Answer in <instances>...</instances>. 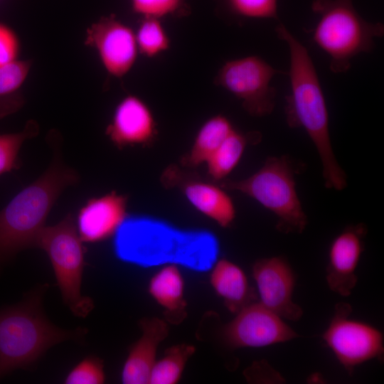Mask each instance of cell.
<instances>
[{
    "instance_id": "9a60e30c",
    "label": "cell",
    "mask_w": 384,
    "mask_h": 384,
    "mask_svg": "<svg viewBox=\"0 0 384 384\" xmlns=\"http://www.w3.org/2000/svg\"><path fill=\"white\" fill-rule=\"evenodd\" d=\"M127 196L116 191L87 200L75 222L81 240L93 243L112 237L127 218Z\"/></svg>"
},
{
    "instance_id": "83f0119b",
    "label": "cell",
    "mask_w": 384,
    "mask_h": 384,
    "mask_svg": "<svg viewBox=\"0 0 384 384\" xmlns=\"http://www.w3.org/2000/svg\"><path fill=\"white\" fill-rule=\"evenodd\" d=\"M105 381L102 361L95 356H88L80 361L68 373L66 384H101Z\"/></svg>"
},
{
    "instance_id": "8fae6325",
    "label": "cell",
    "mask_w": 384,
    "mask_h": 384,
    "mask_svg": "<svg viewBox=\"0 0 384 384\" xmlns=\"http://www.w3.org/2000/svg\"><path fill=\"white\" fill-rule=\"evenodd\" d=\"M85 44L95 48L109 74L122 78L134 66L138 53L136 34L117 17H101L88 27Z\"/></svg>"
},
{
    "instance_id": "7402d4cb",
    "label": "cell",
    "mask_w": 384,
    "mask_h": 384,
    "mask_svg": "<svg viewBox=\"0 0 384 384\" xmlns=\"http://www.w3.org/2000/svg\"><path fill=\"white\" fill-rule=\"evenodd\" d=\"M255 134H243L235 129L206 161L209 177L213 181H221L230 174Z\"/></svg>"
},
{
    "instance_id": "e0dca14e",
    "label": "cell",
    "mask_w": 384,
    "mask_h": 384,
    "mask_svg": "<svg viewBox=\"0 0 384 384\" xmlns=\"http://www.w3.org/2000/svg\"><path fill=\"white\" fill-rule=\"evenodd\" d=\"M140 327L142 334L130 348L122 370L124 384L149 383L158 346L169 334L167 324L159 318L142 319Z\"/></svg>"
},
{
    "instance_id": "d6986e66",
    "label": "cell",
    "mask_w": 384,
    "mask_h": 384,
    "mask_svg": "<svg viewBox=\"0 0 384 384\" xmlns=\"http://www.w3.org/2000/svg\"><path fill=\"white\" fill-rule=\"evenodd\" d=\"M210 274V284L227 307L238 313L253 298L247 277L236 264L225 259L215 262Z\"/></svg>"
},
{
    "instance_id": "7a4b0ae2",
    "label": "cell",
    "mask_w": 384,
    "mask_h": 384,
    "mask_svg": "<svg viewBox=\"0 0 384 384\" xmlns=\"http://www.w3.org/2000/svg\"><path fill=\"white\" fill-rule=\"evenodd\" d=\"M116 255L144 267L174 264L206 272L215 263L219 244L204 230H183L148 217L125 219L115 233Z\"/></svg>"
},
{
    "instance_id": "9c48e42d",
    "label": "cell",
    "mask_w": 384,
    "mask_h": 384,
    "mask_svg": "<svg viewBox=\"0 0 384 384\" xmlns=\"http://www.w3.org/2000/svg\"><path fill=\"white\" fill-rule=\"evenodd\" d=\"M352 308L339 303L322 337L349 375L355 368L374 358L383 359V336L375 327L351 319Z\"/></svg>"
},
{
    "instance_id": "4316f807",
    "label": "cell",
    "mask_w": 384,
    "mask_h": 384,
    "mask_svg": "<svg viewBox=\"0 0 384 384\" xmlns=\"http://www.w3.org/2000/svg\"><path fill=\"white\" fill-rule=\"evenodd\" d=\"M134 13L143 18L184 17L191 12L188 0H130Z\"/></svg>"
},
{
    "instance_id": "5bb4252c",
    "label": "cell",
    "mask_w": 384,
    "mask_h": 384,
    "mask_svg": "<svg viewBox=\"0 0 384 384\" xmlns=\"http://www.w3.org/2000/svg\"><path fill=\"white\" fill-rule=\"evenodd\" d=\"M366 232L362 223L348 226L330 245L326 282L330 289L341 296L350 295L356 285V270L364 250Z\"/></svg>"
},
{
    "instance_id": "f1b7e54d",
    "label": "cell",
    "mask_w": 384,
    "mask_h": 384,
    "mask_svg": "<svg viewBox=\"0 0 384 384\" xmlns=\"http://www.w3.org/2000/svg\"><path fill=\"white\" fill-rule=\"evenodd\" d=\"M19 41L15 32L0 22V67L17 60Z\"/></svg>"
},
{
    "instance_id": "30bf717a",
    "label": "cell",
    "mask_w": 384,
    "mask_h": 384,
    "mask_svg": "<svg viewBox=\"0 0 384 384\" xmlns=\"http://www.w3.org/2000/svg\"><path fill=\"white\" fill-rule=\"evenodd\" d=\"M298 336L282 317L260 302L242 308L223 330L225 341L233 348L265 347Z\"/></svg>"
},
{
    "instance_id": "cb8c5ba5",
    "label": "cell",
    "mask_w": 384,
    "mask_h": 384,
    "mask_svg": "<svg viewBox=\"0 0 384 384\" xmlns=\"http://www.w3.org/2000/svg\"><path fill=\"white\" fill-rule=\"evenodd\" d=\"M193 345L181 343L167 348L164 357L155 362L149 383L175 384L181 376L189 358L195 353Z\"/></svg>"
},
{
    "instance_id": "7c38bea8",
    "label": "cell",
    "mask_w": 384,
    "mask_h": 384,
    "mask_svg": "<svg viewBox=\"0 0 384 384\" xmlns=\"http://www.w3.org/2000/svg\"><path fill=\"white\" fill-rule=\"evenodd\" d=\"M252 275L262 304L282 319L297 321L301 318L302 309L292 300L295 274L283 257L256 261Z\"/></svg>"
},
{
    "instance_id": "52a82bcc",
    "label": "cell",
    "mask_w": 384,
    "mask_h": 384,
    "mask_svg": "<svg viewBox=\"0 0 384 384\" xmlns=\"http://www.w3.org/2000/svg\"><path fill=\"white\" fill-rule=\"evenodd\" d=\"M82 242L75 219L68 213L56 224L43 228L36 246L50 261L63 302L80 318L94 308L91 298L81 293L85 253Z\"/></svg>"
},
{
    "instance_id": "2e32d148",
    "label": "cell",
    "mask_w": 384,
    "mask_h": 384,
    "mask_svg": "<svg viewBox=\"0 0 384 384\" xmlns=\"http://www.w3.org/2000/svg\"><path fill=\"white\" fill-rule=\"evenodd\" d=\"M162 181L166 186H179L194 208L220 226L228 228L234 221V203L221 186L186 178L176 166H170L164 172Z\"/></svg>"
},
{
    "instance_id": "44dd1931",
    "label": "cell",
    "mask_w": 384,
    "mask_h": 384,
    "mask_svg": "<svg viewBox=\"0 0 384 384\" xmlns=\"http://www.w3.org/2000/svg\"><path fill=\"white\" fill-rule=\"evenodd\" d=\"M31 67V60L18 59L0 67V119L18 112L23 106L21 87Z\"/></svg>"
},
{
    "instance_id": "ac0fdd59",
    "label": "cell",
    "mask_w": 384,
    "mask_h": 384,
    "mask_svg": "<svg viewBox=\"0 0 384 384\" xmlns=\"http://www.w3.org/2000/svg\"><path fill=\"white\" fill-rule=\"evenodd\" d=\"M149 292L164 309L166 320L178 324L186 317V302L183 298V280L176 265L169 264L150 279Z\"/></svg>"
},
{
    "instance_id": "6da1fadb",
    "label": "cell",
    "mask_w": 384,
    "mask_h": 384,
    "mask_svg": "<svg viewBox=\"0 0 384 384\" xmlns=\"http://www.w3.org/2000/svg\"><path fill=\"white\" fill-rule=\"evenodd\" d=\"M279 39L289 52L290 92L286 96V122L291 128H302L319 156L325 186L342 191L347 186L346 175L334 154L329 116L319 78L307 48L282 23L275 27Z\"/></svg>"
},
{
    "instance_id": "277c9868",
    "label": "cell",
    "mask_w": 384,
    "mask_h": 384,
    "mask_svg": "<svg viewBox=\"0 0 384 384\" xmlns=\"http://www.w3.org/2000/svg\"><path fill=\"white\" fill-rule=\"evenodd\" d=\"M48 284L28 292L21 302L0 309V378L34 364L50 347L67 340L82 341L86 329H60L43 309Z\"/></svg>"
},
{
    "instance_id": "603a6c76",
    "label": "cell",
    "mask_w": 384,
    "mask_h": 384,
    "mask_svg": "<svg viewBox=\"0 0 384 384\" xmlns=\"http://www.w3.org/2000/svg\"><path fill=\"white\" fill-rule=\"evenodd\" d=\"M225 19L240 22L250 19L278 20V0H214Z\"/></svg>"
},
{
    "instance_id": "ffe728a7",
    "label": "cell",
    "mask_w": 384,
    "mask_h": 384,
    "mask_svg": "<svg viewBox=\"0 0 384 384\" xmlns=\"http://www.w3.org/2000/svg\"><path fill=\"white\" fill-rule=\"evenodd\" d=\"M235 129L225 116L217 114L210 117L200 127L191 149L182 157L181 164L193 168L206 163Z\"/></svg>"
},
{
    "instance_id": "4fadbf2b",
    "label": "cell",
    "mask_w": 384,
    "mask_h": 384,
    "mask_svg": "<svg viewBox=\"0 0 384 384\" xmlns=\"http://www.w3.org/2000/svg\"><path fill=\"white\" fill-rule=\"evenodd\" d=\"M105 134L118 149L149 146L158 130L149 107L136 95L124 97L116 106Z\"/></svg>"
},
{
    "instance_id": "8992f818",
    "label": "cell",
    "mask_w": 384,
    "mask_h": 384,
    "mask_svg": "<svg viewBox=\"0 0 384 384\" xmlns=\"http://www.w3.org/2000/svg\"><path fill=\"white\" fill-rule=\"evenodd\" d=\"M293 169L286 156H272L250 176L225 180L220 186L244 193L274 213L279 231L301 233L308 219L297 194Z\"/></svg>"
},
{
    "instance_id": "3957f363",
    "label": "cell",
    "mask_w": 384,
    "mask_h": 384,
    "mask_svg": "<svg viewBox=\"0 0 384 384\" xmlns=\"http://www.w3.org/2000/svg\"><path fill=\"white\" fill-rule=\"evenodd\" d=\"M47 170L19 191L0 210V265L22 250L36 247L46 219L61 193L79 181L77 171L64 164L53 144Z\"/></svg>"
},
{
    "instance_id": "5b68a950",
    "label": "cell",
    "mask_w": 384,
    "mask_h": 384,
    "mask_svg": "<svg viewBox=\"0 0 384 384\" xmlns=\"http://www.w3.org/2000/svg\"><path fill=\"white\" fill-rule=\"evenodd\" d=\"M312 11L319 21L310 31L311 40L329 58L334 73L347 72L351 60L371 52L374 39L384 35V25L370 22L356 9L353 0H313Z\"/></svg>"
},
{
    "instance_id": "d4e9b609",
    "label": "cell",
    "mask_w": 384,
    "mask_h": 384,
    "mask_svg": "<svg viewBox=\"0 0 384 384\" xmlns=\"http://www.w3.org/2000/svg\"><path fill=\"white\" fill-rule=\"evenodd\" d=\"M38 132V123L30 119L21 132L0 134V176L21 167V148L25 141L37 136Z\"/></svg>"
},
{
    "instance_id": "484cf974",
    "label": "cell",
    "mask_w": 384,
    "mask_h": 384,
    "mask_svg": "<svg viewBox=\"0 0 384 384\" xmlns=\"http://www.w3.org/2000/svg\"><path fill=\"white\" fill-rule=\"evenodd\" d=\"M135 34L138 50L147 58H154L170 48V38L160 19L143 18Z\"/></svg>"
},
{
    "instance_id": "ba28073f",
    "label": "cell",
    "mask_w": 384,
    "mask_h": 384,
    "mask_svg": "<svg viewBox=\"0 0 384 384\" xmlns=\"http://www.w3.org/2000/svg\"><path fill=\"white\" fill-rule=\"evenodd\" d=\"M287 73L258 55H248L227 60L214 83L239 99L250 115L261 117L270 114L275 107L277 90L270 85L272 79Z\"/></svg>"
}]
</instances>
